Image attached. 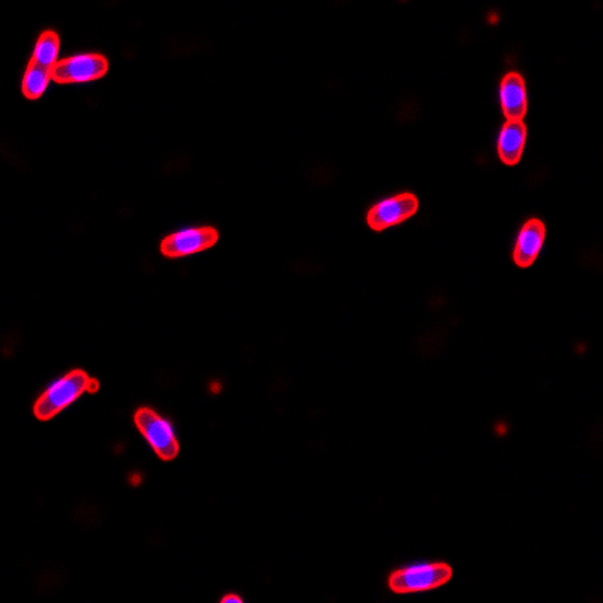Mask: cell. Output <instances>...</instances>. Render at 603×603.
Instances as JSON below:
<instances>
[{
	"label": "cell",
	"mask_w": 603,
	"mask_h": 603,
	"mask_svg": "<svg viewBox=\"0 0 603 603\" xmlns=\"http://www.w3.org/2000/svg\"><path fill=\"white\" fill-rule=\"evenodd\" d=\"M100 389V382L89 376L86 371L73 370L49 386L34 405L37 420L50 421L62 411L73 405L83 394H95Z\"/></svg>",
	"instance_id": "obj_1"
},
{
	"label": "cell",
	"mask_w": 603,
	"mask_h": 603,
	"mask_svg": "<svg viewBox=\"0 0 603 603\" xmlns=\"http://www.w3.org/2000/svg\"><path fill=\"white\" fill-rule=\"evenodd\" d=\"M453 578V569L445 563H421L394 570L388 585L394 593L414 594L444 587Z\"/></svg>",
	"instance_id": "obj_2"
},
{
	"label": "cell",
	"mask_w": 603,
	"mask_h": 603,
	"mask_svg": "<svg viewBox=\"0 0 603 603\" xmlns=\"http://www.w3.org/2000/svg\"><path fill=\"white\" fill-rule=\"evenodd\" d=\"M133 421L159 459L171 462L178 456L180 442L175 436L174 427L162 415L151 408H139L133 415Z\"/></svg>",
	"instance_id": "obj_3"
},
{
	"label": "cell",
	"mask_w": 603,
	"mask_h": 603,
	"mask_svg": "<svg viewBox=\"0 0 603 603\" xmlns=\"http://www.w3.org/2000/svg\"><path fill=\"white\" fill-rule=\"evenodd\" d=\"M420 201L411 192L398 193L374 204L367 213V224L371 230L383 231L417 215Z\"/></svg>",
	"instance_id": "obj_4"
},
{
	"label": "cell",
	"mask_w": 603,
	"mask_h": 603,
	"mask_svg": "<svg viewBox=\"0 0 603 603\" xmlns=\"http://www.w3.org/2000/svg\"><path fill=\"white\" fill-rule=\"evenodd\" d=\"M108 68V59L100 53H80L59 61L52 70V79L58 83L94 82L102 79Z\"/></svg>",
	"instance_id": "obj_5"
},
{
	"label": "cell",
	"mask_w": 603,
	"mask_h": 603,
	"mask_svg": "<svg viewBox=\"0 0 603 603\" xmlns=\"http://www.w3.org/2000/svg\"><path fill=\"white\" fill-rule=\"evenodd\" d=\"M218 240L219 234L215 228H187L166 237L160 245V251L168 258L189 257L213 248Z\"/></svg>",
	"instance_id": "obj_6"
},
{
	"label": "cell",
	"mask_w": 603,
	"mask_h": 603,
	"mask_svg": "<svg viewBox=\"0 0 603 603\" xmlns=\"http://www.w3.org/2000/svg\"><path fill=\"white\" fill-rule=\"evenodd\" d=\"M499 102L507 121H524L528 112L527 83L518 71H510L499 83Z\"/></svg>",
	"instance_id": "obj_7"
},
{
	"label": "cell",
	"mask_w": 603,
	"mask_h": 603,
	"mask_svg": "<svg viewBox=\"0 0 603 603\" xmlns=\"http://www.w3.org/2000/svg\"><path fill=\"white\" fill-rule=\"evenodd\" d=\"M545 239V224L537 218L528 219L519 231L515 249H513V261L516 266L522 267V269L533 266L542 252Z\"/></svg>",
	"instance_id": "obj_8"
},
{
	"label": "cell",
	"mask_w": 603,
	"mask_h": 603,
	"mask_svg": "<svg viewBox=\"0 0 603 603\" xmlns=\"http://www.w3.org/2000/svg\"><path fill=\"white\" fill-rule=\"evenodd\" d=\"M527 142V126L524 121H507L498 136V156L507 166L521 162Z\"/></svg>",
	"instance_id": "obj_9"
},
{
	"label": "cell",
	"mask_w": 603,
	"mask_h": 603,
	"mask_svg": "<svg viewBox=\"0 0 603 603\" xmlns=\"http://www.w3.org/2000/svg\"><path fill=\"white\" fill-rule=\"evenodd\" d=\"M59 37L55 31H46L40 35L29 64L52 71L59 62Z\"/></svg>",
	"instance_id": "obj_10"
},
{
	"label": "cell",
	"mask_w": 603,
	"mask_h": 603,
	"mask_svg": "<svg viewBox=\"0 0 603 603\" xmlns=\"http://www.w3.org/2000/svg\"><path fill=\"white\" fill-rule=\"evenodd\" d=\"M52 79V71L29 64L23 77L22 91L29 100H37L46 92Z\"/></svg>",
	"instance_id": "obj_11"
},
{
	"label": "cell",
	"mask_w": 603,
	"mask_h": 603,
	"mask_svg": "<svg viewBox=\"0 0 603 603\" xmlns=\"http://www.w3.org/2000/svg\"><path fill=\"white\" fill-rule=\"evenodd\" d=\"M243 599L237 594H227V596L222 597V603H242Z\"/></svg>",
	"instance_id": "obj_12"
}]
</instances>
